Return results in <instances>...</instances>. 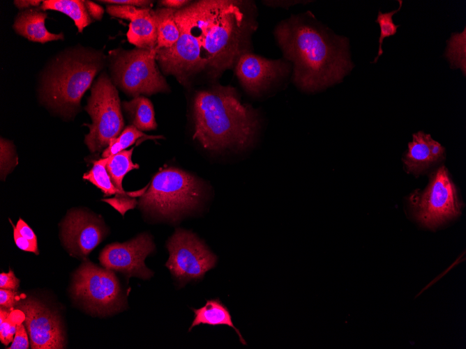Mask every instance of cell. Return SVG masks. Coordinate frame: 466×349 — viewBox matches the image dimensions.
Returning <instances> with one entry per match:
<instances>
[{
  "label": "cell",
  "instance_id": "obj_1",
  "mask_svg": "<svg viewBox=\"0 0 466 349\" xmlns=\"http://www.w3.org/2000/svg\"><path fill=\"white\" fill-rule=\"evenodd\" d=\"M179 38L204 68L222 71L239 58L244 36V15L236 1H200L177 9Z\"/></svg>",
  "mask_w": 466,
  "mask_h": 349
},
{
  "label": "cell",
  "instance_id": "obj_2",
  "mask_svg": "<svg viewBox=\"0 0 466 349\" xmlns=\"http://www.w3.org/2000/svg\"><path fill=\"white\" fill-rule=\"evenodd\" d=\"M276 36L294 63V82L303 90L315 91L338 82L352 68L346 38L329 33L312 20L284 21Z\"/></svg>",
  "mask_w": 466,
  "mask_h": 349
},
{
  "label": "cell",
  "instance_id": "obj_3",
  "mask_svg": "<svg viewBox=\"0 0 466 349\" xmlns=\"http://www.w3.org/2000/svg\"><path fill=\"white\" fill-rule=\"evenodd\" d=\"M194 116L193 139L210 150L246 148L253 141L258 126L255 112L229 86L199 92Z\"/></svg>",
  "mask_w": 466,
  "mask_h": 349
},
{
  "label": "cell",
  "instance_id": "obj_4",
  "mask_svg": "<svg viewBox=\"0 0 466 349\" xmlns=\"http://www.w3.org/2000/svg\"><path fill=\"white\" fill-rule=\"evenodd\" d=\"M101 68L98 54L75 50L59 57L43 80V98L51 107L70 112L80 106V100Z\"/></svg>",
  "mask_w": 466,
  "mask_h": 349
},
{
  "label": "cell",
  "instance_id": "obj_5",
  "mask_svg": "<svg viewBox=\"0 0 466 349\" xmlns=\"http://www.w3.org/2000/svg\"><path fill=\"white\" fill-rule=\"evenodd\" d=\"M204 194L200 181L175 168L160 170L140 197V207L158 216L176 219L197 207Z\"/></svg>",
  "mask_w": 466,
  "mask_h": 349
},
{
  "label": "cell",
  "instance_id": "obj_6",
  "mask_svg": "<svg viewBox=\"0 0 466 349\" xmlns=\"http://www.w3.org/2000/svg\"><path fill=\"white\" fill-rule=\"evenodd\" d=\"M92 123L84 142L91 153L105 149L123 130L124 122L118 91L105 74L93 84L85 107Z\"/></svg>",
  "mask_w": 466,
  "mask_h": 349
},
{
  "label": "cell",
  "instance_id": "obj_7",
  "mask_svg": "<svg viewBox=\"0 0 466 349\" xmlns=\"http://www.w3.org/2000/svg\"><path fill=\"white\" fill-rule=\"evenodd\" d=\"M72 293L89 311L99 315L118 312L126 304L114 272L89 261L84 262L74 274Z\"/></svg>",
  "mask_w": 466,
  "mask_h": 349
},
{
  "label": "cell",
  "instance_id": "obj_8",
  "mask_svg": "<svg viewBox=\"0 0 466 349\" xmlns=\"http://www.w3.org/2000/svg\"><path fill=\"white\" fill-rule=\"evenodd\" d=\"M409 200L416 219L428 228H435L460 213L457 190L444 166L430 176L423 191L414 192Z\"/></svg>",
  "mask_w": 466,
  "mask_h": 349
},
{
  "label": "cell",
  "instance_id": "obj_9",
  "mask_svg": "<svg viewBox=\"0 0 466 349\" xmlns=\"http://www.w3.org/2000/svg\"><path fill=\"white\" fill-rule=\"evenodd\" d=\"M156 48H136L120 52L115 57L113 70L117 83L135 97L165 91L167 85L156 64Z\"/></svg>",
  "mask_w": 466,
  "mask_h": 349
},
{
  "label": "cell",
  "instance_id": "obj_10",
  "mask_svg": "<svg viewBox=\"0 0 466 349\" xmlns=\"http://www.w3.org/2000/svg\"><path fill=\"white\" fill-rule=\"evenodd\" d=\"M170 257L165 265L181 285L201 279L213 268L217 257L194 233L178 228L167 242Z\"/></svg>",
  "mask_w": 466,
  "mask_h": 349
},
{
  "label": "cell",
  "instance_id": "obj_11",
  "mask_svg": "<svg viewBox=\"0 0 466 349\" xmlns=\"http://www.w3.org/2000/svg\"><path fill=\"white\" fill-rule=\"evenodd\" d=\"M154 248L151 237L142 233L130 241L107 245L102 250L99 260L104 267L121 272L128 278L137 277L146 279L153 272L146 267L144 260Z\"/></svg>",
  "mask_w": 466,
  "mask_h": 349
},
{
  "label": "cell",
  "instance_id": "obj_12",
  "mask_svg": "<svg viewBox=\"0 0 466 349\" xmlns=\"http://www.w3.org/2000/svg\"><path fill=\"white\" fill-rule=\"evenodd\" d=\"M15 307L24 314V325L33 349H59L65 347V336L59 318L40 302L29 298L20 300Z\"/></svg>",
  "mask_w": 466,
  "mask_h": 349
},
{
  "label": "cell",
  "instance_id": "obj_13",
  "mask_svg": "<svg viewBox=\"0 0 466 349\" xmlns=\"http://www.w3.org/2000/svg\"><path fill=\"white\" fill-rule=\"evenodd\" d=\"M105 229L100 222L82 211L70 212L62 225V237L70 254L86 256L102 241Z\"/></svg>",
  "mask_w": 466,
  "mask_h": 349
},
{
  "label": "cell",
  "instance_id": "obj_14",
  "mask_svg": "<svg viewBox=\"0 0 466 349\" xmlns=\"http://www.w3.org/2000/svg\"><path fill=\"white\" fill-rule=\"evenodd\" d=\"M285 70V64L280 61L269 60L250 53H243L236 60L237 77L248 91L254 93L265 88Z\"/></svg>",
  "mask_w": 466,
  "mask_h": 349
},
{
  "label": "cell",
  "instance_id": "obj_15",
  "mask_svg": "<svg viewBox=\"0 0 466 349\" xmlns=\"http://www.w3.org/2000/svg\"><path fill=\"white\" fill-rule=\"evenodd\" d=\"M134 148L124 150L116 155L109 157L106 168L111 180L118 191V194L113 198L103 199L118 210L122 215L128 210L133 209L137 203L136 197H140L148 188L135 192H126L122 186L124 176L130 171L139 169V165L132 161V154Z\"/></svg>",
  "mask_w": 466,
  "mask_h": 349
},
{
  "label": "cell",
  "instance_id": "obj_16",
  "mask_svg": "<svg viewBox=\"0 0 466 349\" xmlns=\"http://www.w3.org/2000/svg\"><path fill=\"white\" fill-rule=\"evenodd\" d=\"M444 157L445 148L430 134L420 131L413 134L403 161L407 173L419 176Z\"/></svg>",
  "mask_w": 466,
  "mask_h": 349
},
{
  "label": "cell",
  "instance_id": "obj_17",
  "mask_svg": "<svg viewBox=\"0 0 466 349\" xmlns=\"http://www.w3.org/2000/svg\"><path fill=\"white\" fill-rule=\"evenodd\" d=\"M46 13L36 8H29L20 11L13 24L15 31L30 41L45 43L62 40V33H50L45 27Z\"/></svg>",
  "mask_w": 466,
  "mask_h": 349
},
{
  "label": "cell",
  "instance_id": "obj_18",
  "mask_svg": "<svg viewBox=\"0 0 466 349\" xmlns=\"http://www.w3.org/2000/svg\"><path fill=\"white\" fill-rule=\"evenodd\" d=\"M193 311L195 318L188 331L200 324L213 326L227 325L235 330L242 344H246L239 330L234 326L229 310L219 299L207 300L204 307L200 309H193Z\"/></svg>",
  "mask_w": 466,
  "mask_h": 349
},
{
  "label": "cell",
  "instance_id": "obj_19",
  "mask_svg": "<svg viewBox=\"0 0 466 349\" xmlns=\"http://www.w3.org/2000/svg\"><path fill=\"white\" fill-rule=\"evenodd\" d=\"M130 43L140 49H153L157 45V29L154 11L150 9L142 16L131 21L126 33Z\"/></svg>",
  "mask_w": 466,
  "mask_h": 349
},
{
  "label": "cell",
  "instance_id": "obj_20",
  "mask_svg": "<svg viewBox=\"0 0 466 349\" xmlns=\"http://www.w3.org/2000/svg\"><path fill=\"white\" fill-rule=\"evenodd\" d=\"M123 107L128 113L132 125L139 130L148 131L156 128L153 107L148 98L135 97L130 101L123 102Z\"/></svg>",
  "mask_w": 466,
  "mask_h": 349
},
{
  "label": "cell",
  "instance_id": "obj_21",
  "mask_svg": "<svg viewBox=\"0 0 466 349\" xmlns=\"http://www.w3.org/2000/svg\"><path fill=\"white\" fill-rule=\"evenodd\" d=\"M176 10L165 7L154 11L157 29V49L172 47L179 38V30L174 18Z\"/></svg>",
  "mask_w": 466,
  "mask_h": 349
},
{
  "label": "cell",
  "instance_id": "obj_22",
  "mask_svg": "<svg viewBox=\"0 0 466 349\" xmlns=\"http://www.w3.org/2000/svg\"><path fill=\"white\" fill-rule=\"evenodd\" d=\"M40 9L59 11L67 15L74 21L79 32H82L83 29L92 22L85 1L46 0L43 1Z\"/></svg>",
  "mask_w": 466,
  "mask_h": 349
},
{
  "label": "cell",
  "instance_id": "obj_23",
  "mask_svg": "<svg viewBox=\"0 0 466 349\" xmlns=\"http://www.w3.org/2000/svg\"><path fill=\"white\" fill-rule=\"evenodd\" d=\"M108 159L105 157L95 161L91 170L83 176L84 179L99 188L105 196L118 194L106 168Z\"/></svg>",
  "mask_w": 466,
  "mask_h": 349
},
{
  "label": "cell",
  "instance_id": "obj_24",
  "mask_svg": "<svg viewBox=\"0 0 466 349\" xmlns=\"http://www.w3.org/2000/svg\"><path fill=\"white\" fill-rule=\"evenodd\" d=\"M140 138L154 139L160 138V137H149L133 125L127 126L117 137L110 142L108 146L103 152V158L109 157L124 150Z\"/></svg>",
  "mask_w": 466,
  "mask_h": 349
},
{
  "label": "cell",
  "instance_id": "obj_25",
  "mask_svg": "<svg viewBox=\"0 0 466 349\" xmlns=\"http://www.w3.org/2000/svg\"><path fill=\"white\" fill-rule=\"evenodd\" d=\"M24 320V313L16 309L10 311L1 307L0 309V341L7 346L13 342L17 325Z\"/></svg>",
  "mask_w": 466,
  "mask_h": 349
},
{
  "label": "cell",
  "instance_id": "obj_26",
  "mask_svg": "<svg viewBox=\"0 0 466 349\" xmlns=\"http://www.w3.org/2000/svg\"><path fill=\"white\" fill-rule=\"evenodd\" d=\"M13 226L14 240L17 247L38 254L37 238L29 225L20 218L16 226L13 224Z\"/></svg>",
  "mask_w": 466,
  "mask_h": 349
},
{
  "label": "cell",
  "instance_id": "obj_27",
  "mask_svg": "<svg viewBox=\"0 0 466 349\" xmlns=\"http://www.w3.org/2000/svg\"><path fill=\"white\" fill-rule=\"evenodd\" d=\"M446 56L456 68H460L465 75V29L463 33H453L449 40Z\"/></svg>",
  "mask_w": 466,
  "mask_h": 349
},
{
  "label": "cell",
  "instance_id": "obj_28",
  "mask_svg": "<svg viewBox=\"0 0 466 349\" xmlns=\"http://www.w3.org/2000/svg\"><path fill=\"white\" fill-rule=\"evenodd\" d=\"M399 1V7L397 10H392L388 13H382L379 11L377 19L375 22L378 23L380 28V36L379 38V49L377 56L375 58L373 63H376L378 61L379 57L382 54L383 50L382 48V45L384 39L386 37L393 36L397 32V29L400 26L393 23L392 17L393 15L398 12L402 7V1Z\"/></svg>",
  "mask_w": 466,
  "mask_h": 349
},
{
  "label": "cell",
  "instance_id": "obj_29",
  "mask_svg": "<svg viewBox=\"0 0 466 349\" xmlns=\"http://www.w3.org/2000/svg\"><path fill=\"white\" fill-rule=\"evenodd\" d=\"M151 8H138L128 5H110L107 6V12L113 17L131 21L142 16Z\"/></svg>",
  "mask_w": 466,
  "mask_h": 349
},
{
  "label": "cell",
  "instance_id": "obj_30",
  "mask_svg": "<svg viewBox=\"0 0 466 349\" xmlns=\"http://www.w3.org/2000/svg\"><path fill=\"white\" fill-rule=\"evenodd\" d=\"M13 147L10 144L1 138V173L4 177L9 173L10 169L15 165L13 161Z\"/></svg>",
  "mask_w": 466,
  "mask_h": 349
},
{
  "label": "cell",
  "instance_id": "obj_31",
  "mask_svg": "<svg viewBox=\"0 0 466 349\" xmlns=\"http://www.w3.org/2000/svg\"><path fill=\"white\" fill-rule=\"evenodd\" d=\"M29 339L24 325L20 323L17 325L16 332L9 349H27Z\"/></svg>",
  "mask_w": 466,
  "mask_h": 349
},
{
  "label": "cell",
  "instance_id": "obj_32",
  "mask_svg": "<svg viewBox=\"0 0 466 349\" xmlns=\"http://www.w3.org/2000/svg\"><path fill=\"white\" fill-rule=\"evenodd\" d=\"M19 295L16 290L1 288L0 290V305L1 308L13 311Z\"/></svg>",
  "mask_w": 466,
  "mask_h": 349
},
{
  "label": "cell",
  "instance_id": "obj_33",
  "mask_svg": "<svg viewBox=\"0 0 466 349\" xmlns=\"http://www.w3.org/2000/svg\"><path fill=\"white\" fill-rule=\"evenodd\" d=\"M20 286V280L14 272L10 270L8 273L2 272L0 274V288L3 289L17 290Z\"/></svg>",
  "mask_w": 466,
  "mask_h": 349
},
{
  "label": "cell",
  "instance_id": "obj_34",
  "mask_svg": "<svg viewBox=\"0 0 466 349\" xmlns=\"http://www.w3.org/2000/svg\"><path fill=\"white\" fill-rule=\"evenodd\" d=\"M100 2L114 5H128L144 8H149V6L151 3L149 1L143 0H104L100 1Z\"/></svg>",
  "mask_w": 466,
  "mask_h": 349
},
{
  "label": "cell",
  "instance_id": "obj_35",
  "mask_svg": "<svg viewBox=\"0 0 466 349\" xmlns=\"http://www.w3.org/2000/svg\"><path fill=\"white\" fill-rule=\"evenodd\" d=\"M85 5L91 18L96 20L102 18L104 10L100 6L91 1H85Z\"/></svg>",
  "mask_w": 466,
  "mask_h": 349
},
{
  "label": "cell",
  "instance_id": "obj_36",
  "mask_svg": "<svg viewBox=\"0 0 466 349\" xmlns=\"http://www.w3.org/2000/svg\"><path fill=\"white\" fill-rule=\"evenodd\" d=\"M43 3V1L40 0H16L14 1V4L17 8L21 10L29 9V7H36L39 6Z\"/></svg>",
  "mask_w": 466,
  "mask_h": 349
},
{
  "label": "cell",
  "instance_id": "obj_37",
  "mask_svg": "<svg viewBox=\"0 0 466 349\" xmlns=\"http://www.w3.org/2000/svg\"><path fill=\"white\" fill-rule=\"evenodd\" d=\"M189 1L184 0H165L161 1L160 3L165 8L181 9Z\"/></svg>",
  "mask_w": 466,
  "mask_h": 349
}]
</instances>
